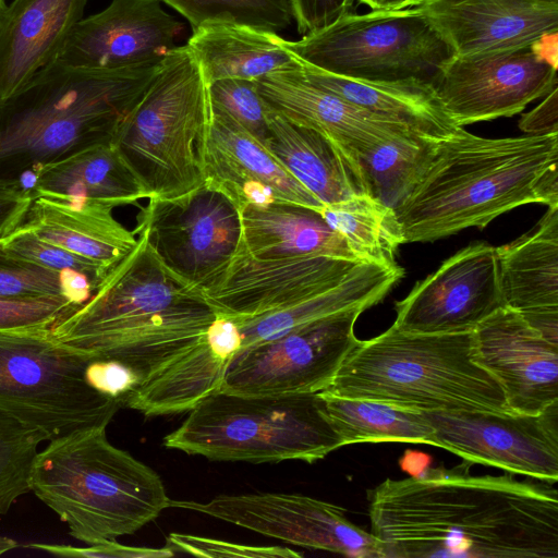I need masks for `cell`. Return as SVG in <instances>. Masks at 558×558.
I'll return each instance as SVG.
<instances>
[{"instance_id":"6da1fadb","label":"cell","mask_w":558,"mask_h":558,"mask_svg":"<svg viewBox=\"0 0 558 558\" xmlns=\"http://www.w3.org/2000/svg\"><path fill=\"white\" fill-rule=\"evenodd\" d=\"M427 469L368 492L384 558H557L558 493L512 474Z\"/></svg>"},{"instance_id":"7a4b0ae2","label":"cell","mask_w":558,"mask_h":558,"mask_svg":"<svg viewBox=\"0 0 558 558\" xmlns=\"http://www.w3.org/2000/svg\"><path fill=\"white\" fill-rule=\"evenodd\" d=\"M558 132L485 138L463 126L437 142L421 177L395 208L403 242L484 228L519 206H558Z\"/></svg>"},{"instance_id":"3957f363","label":"cell","mask_w":558,"mask_h":558,"mask_svg":"<svg viewBox=\"0 0 558 558\" xmlns=\"http://www.w3.org/2000/svg\"><path fill=\"white\" fill-rule=\"evenodd\" d=\"M160 62L87 70L54 60L0 98V183L29 194L40 170L82 149L111 144Z\"/></svg>"},{"instance_id":"277c9868","label":"cell","mask_w":558,"mask_h":558,"mask_svg":"<svg viewBox=\"0 0 558 558\" xmlns=\"http://www.w3.org/2000/svg\"><path fill=\"white\" fill-rule=\"evenodd\" d=\"M29 486L87 545L134 534L171 500L161 477L110 444L106 428L49 440L34 458Z\"/></svg>"},{"instance_id":"5b68a950","label":"cell","mask_w":558,"mask_h":558,"mask_svg":"<svg viewBox=\"0 0 558 558\" xmlns=\"http://www.w3.org/2000/svg\"><path fill=\"white\" fill-rule=\"evenodd\" d=\"M326 390L429 412H512L476 361L474 332L410 333L393 325L361 340Z\"/></svg>"},{"instance_id":"8992f818","label":"cell","mask_w":558,"mask_h":558,"mask_svg":"<svg viewBox=\"0 0 558 558\" xmlns=\"http://www.w3.org/2000/svg\"><path fill=\"white\" fill-rule=\"evenodd\" d=\"M208 84L187 45L162 60L111 143L145 198H173L204 183L199 146L209 120Z\"/></svg>"},{"instance_id":"52a82bcc","label":"cell","mask_w":558,"mask_h":558,"mask_svg":"<svg viewBox=\"0 0 558 558\" xmlns=\"http://www.w3.org/2000/svg\"><path fill=\"white\" fill-rule=\"evenodd\" d=\"M189 412L163 446L213 461L312 463L343 447L318 392L242 396L218 390Z\"/></svg>"},{"instance_id":"ba28073f","label":"cell","mask_w":558,"mask_h":558,"mask_svg":"<svg viewBox=\"0 0 558 558\" xmlns=\"http://www.w3.org/2000/svg\"><path fill=\"white\" fill-rule=\"evenodd\" d=\"M134 233L135 246L107 272L89 300L51 328L59 342L89 353L207 328L215 319L202 291L172 275L146 235Z\"/></svg>"},{"instance_id":"9c48e42d","label":"cell","mask_w":558,"mask_h":558,"mask_svg":"<svg viewBox=\"0 0 558 558\" xmlns=\"http://www.w3.org/2000/svg\"><path fill=\"white\" fill-rule=\"evenodd\" d=\"M283 46L303 63L335 75L430 87L457 56L418 5L351 12L300 40L283 39Z\"/></svg>"},{"instance_id":"30bf717a","label":"cell","mask_w":558,"mask_h":558,"mask_svg":"<svg viewBox=\"0 0 558 558\" xmlns=\"http://www.w3.org/2000/svg\"><path fill=\"white\" fill-rule=\"evenodd\" d=\"M92 359L54 339L51 328L0 330V411L48 440L106 428L121 405L87 384Z\"/></svg>"},{"instance_id":"8fae6325","label":"cell","mask_w":558,"mask_h":558,"mask_svg":"<svg viewBox=\"0 0 558 558\" xmlns=\"http://www.w3.org/2000/svg\"><path fill=\"white\" fill-rule=\"evenodd\" d=\"M367 308L345 310L241 348L229 362L220 391L242 396L317 393L360 343L354 325Z\"/></svg>"},{"instance_id":"7c38bea8","label":"cell","mask_w":558,"mask_h":558,"mask_svg":"<svg viewBox=\"0 0 558 558\" xmlns=\"http://www.w3.org/2000/svg\"><path fill=\"white\" fill-rule=\"evenodd\" d=\"M136 221L133 231L146 235L165 267L201 291L226 268L241 234L238 205L206 180L178 197L148 198Z\"/></svg>"},{"instance_id":"4fadbf2b","label":"cell","mask_w":558,"mask_h":558,"mask_svg":"<svg viewBox=\"0 0 558 558\" xmlns=\"http://www.w3.org/2000/svg\"><path fill=\"white\" fill-rule=\"evenodd\" d=\"M170 507L201 512L305 548L384 558L379 541L353 524L343 508L302 494L220 495L206 502L170 500Z\"/></svg>"},{"instance_id":"5bb4252c","label":"cell","mask_w":558,"mask_h":558,"mask_svg":"<svg viewBox=\"0 0 558 558\" xmlns=\"http://www.w3.org/2000/svg\"><path fill=\"white\" fill-rule=\"evenodd\" d=\"M437 447L465 460L555 484L558 480V402L537 415L515 412L424 413Z\"/></svg>"},{"instance_id":"9a60e30c","label":"cell","mask_w":558,"mask_h":558,"mask_svg":"<svg viewBox=\"0 0 558 558\" xmlns=\"http://www.w3.org/2000/svg\"><path fill=\"white\" fill-rule=\"evenodd\" d=\"M557 66L531 47L454 56L433 89L459 126L521 112L557 87Z\"/></svg>"},{"instance_id":"2e32d148","label":"cell","mask_w":558,"mask_h":558,"mask_svg":"<svg viewBox=\"0 0 558 558\" xmlns=\"http://www.w3.org/2000/svg\"><path fill=\"white\" fill-rule=\"evenodd\" d=\"M502 306L496 247L475 242L446 259L398 301L392 325L410 333L473 331Z\"/></svg>"},{"instance_id":"e0dca14e","label":"cell","mask_w":558,"mask_h":558,"mask_svg":"<svg viewBox=\"0 0 558 558\" xmlns=\"http://www.w3.org/2000/svg\"><path fill=\"white\" fill-rule=\"evenodd\" d=\"M359 263L327 255L257 258L235 251L202 294L216 314L242 322L286 308L332 287Z\"/></svg>"},{"instance_id":"ac0fdd59","label":"cell","mask_w":558,"mask_h":558,"mask_svg":"<svg viewBox=\"0 0 558 558\" xmlns=\"http://www.w3.org/2000/svg\"><path fill=\"white\" fill-rule=\"evenodd\" d=\"M183 23L160 0H112L82 19L57 60L87 70H120L162 61L177 46Z\"/></svg>"},{"instance_id":"d6986e66","label":"cell","mask_w":558,"mask_h":558,"mask_svg":"<svg viewBox=\"0 0 558 558\" xmlns=\"http://www.w3.org/2000/svg\"><path fill=\"white\" fill-rule=\"evenodd\" d=\"M477 363L499 383L510 411L537 415L558 402V345L502 306L473 330Z\"/></svg>"},{"instance_id":"ffe728a7","label":"cell","mask_w":558,"mask_h":558,"mask_svg":"<svg viewBox=\"0 0 558 558\" xmlns=\"http://www.w3.org/2000/svg\"><path fill=\"white\" fill-rule=\"evenodd\" d=\"M299 69L270 73L255 81L265 106L322 134L364 178L361 162L378 144L416 133L317 87Z\"/></svg>"},{"instance_id":"44dd1931","label":"cell","mask_w":558,"mask_h":558,"mask_svg":"<svg viewBox=\"0 0 558 558\" xmlns=\"http://www.w3.org/2000/svg\"><path fill=\"white\" fill-rule=\"evenodd\" d=\"M457 56L527 48L558 32V0H423Z\"/></svg>"},{"instance_id":"7402d4cb","label":"cell","mask_w":558,"mask_h":558,"mask_svg":"<svg viewBox=\"0 0 558 558\" xmlns=\"http://www.w3.org/2000/svg\"><path fill=\"white\" fill-rule=\"evenodd\" d=\"M199 159L204 181L216 184L236 205L245 186L262 183L274 192L278 202L296 204L316 213L324 206L262 142L211 104Z\"/></svg>"},{"instance_id":"603a6c76","label":"cell","mask_w":558,"mask_h":558,"mask_svg":"<svg viewBox=\"0 0 558 558\" xmlns=\"http://www.w3.org/2000/svg\"><path fill=\"white\" fill-rule=\"evenodd\" d=\"M241 344L238 323L216 314L204 337L142 384L125 407L145 415L192 410L220 389L226 368Z\"/></svg>"},{"instance_id":"cb8c5ba5","label":"cell","mask_w":558,"mask_h":558,"mask_svg":"<svg viewBox=\"0 0 558 558\" xmlns=\"http://www.w3.org/2000/svg\"><path fill=\"white\" fill-rule=\"evenodd\" d=\"M88 0H13L0 16V98L57 60Z\"/></svg>"},{"instance_id":"d4e9b609","label":"cell","mask_w":558,"mask_h":558,"mask_svg":"<svg viewBox=\"0 0 558 558\" xmlns=\"http://www.w3.org/2000/svg\"><path fill=\"white\" fill-rule=\"evenodd\" d=\"M112 210L90 203L71 204L37 196L33 197L22 226L108 272L137 241L134 231L120 223Z\"/></svg>"},{"instance_id":"484cf974","label":"cell","mask_w":558,"mask_h":558,"mask_svg":"<svg viewBox=\"0 0 558 558\" xmlns=\"http://www.w3.org/2000/svg\"><path fill=\"white\" fill-rule=\"evenodd\" d=\"M266 109L264 145L324 205L371 194L364 175L326 137Z\"/></svg>"},{"instance_id":"4316f807","label":"cell","mask_w":558,"mask_h":558,"mask_svg":"<svg viewBox=\"0 0 558 558\" xmlns=\"http://www.w3.org/2000/svg\"><path fill=\"white\" fill-rule=\"evenodd\" d=\"M240 225L236 251L253 257L327 255L360 262L318 213L296 204L245 206Z\"/></svg>"},{"instance_id":"83f0119b","label":"cell","mask_w":558,"mask_h":558,"mask_svg":"<svg viewBox=\"0 0 558 558\" xmlns=\"http://www.w3.org/2000/svg\"><path fill=\"white\" fill-rule=\"evenodd\" d=\"M37 196L111 209L145 198L112 144L90 146L44 167L33 190Z\"/></svg>"},{"instance_id":"f1b7e54d","label":"cell","mask_w":558,"mask_h":558,"mask_svg":"<svg viewBox=\"0 0 558 558\" xmlns=\"http://www.w3.org/2000/svg\"><path fill=\"white\" fill-rule=\"evenodd\" d=\"M186 45L197 58L207 84L222 78L256 81L301 66L277 33L242 24H205L193 31Z\"/></svg>"},{"instance_id":"f546056e","label":"cell","mask_w":558,"mask_h":558,"mask_svg":"<svg viewBox=\"0 0 558 558\" xmlns=\"http://www.w3.org/2000/svg\"><path fill=\"white\" fill-rule=\"evenodd\" d=\"M299 70L317 87L426 137L445 138L461 128L445 111L430 86L363 82L325 72L302 61Z\"/></svg>"},{"instance_id":"4dcf8cb0","label":"cell","mask_w":558,"mask_h":558,"mask_svg":"<svg viewBox=\"0 0 558 558\" xmlns=\"http://www.w3.org/2000/svg\"><path fill=\"white\" fill-rule=\"evenodd\" d=\"M398 265L359 263L342 280L286 308L236 322L243 347L279 337L291 329L357 306L380 302L403 277ZM240 348V349H241Z\"/></svg>"},{"instance_id":"1f68e13d","label":"cell","mask_w":558,"mask_h":558,"mask_svg":"<svg viewBox=\"0 0 558 558\" xmlns=\"http://www.w3.org/2000/svg\"><path fill=\"white\" fill-rule=\"evenodd\" d=\"M496 253L505 306L519 313L558 307V206Z\"/></svg>"},{"instance_id":"d6a6232c","label":"cell","mask_w":558,"mask_h":558,"mask_svg":"<svg viewBox=\"0 0 558 558\" xmlns=\"http://www.w3.org/2000/svg\"><path fill=\"white\" fill-rule=\"evenodd\" d=\"M343 446L360 442H415L437 447L435 430L424 413L376 400L318 392Z\"/></svg>"},{"instance_id":"836d02e7","label":"cell","mask_w":558,"mask_h":558,"mask_svg":"<svg viewBox=\"0 0 558 558\" xmlns=\"http://www.w3.org/2000/svg\"><path fill=\"white\" fill-rule=\"evenodd\" d=\"M360 262L395 266L403 235L395 208L371 194H355L318 211Z\"/></svg>"},{"instance_id":"e575fe53","label":"cell","mask_w":558,"mask_h":558,"mask_svg":"<svg viewBox=\"0 0 558 558\" xmlns=\"http://www.w3.org/2000/svg\"><path fill=\"white\" fill-rule=\"evenodd\" d=\"M439 140L412 132L378 144L361 162L371 195L396 208L421 177Z\"/></svg>"},{"instance_id":"d590c367","label":"cell","mask_w":558,"mask_h":558,"mask_svg":"<svg viewBox=\"0 0 558 558\" xmlns=\"http://www.w3.org/2000/svg\"><path fill=\"white\" fill-rule=\"evenodd\" d=\"M93 281L77 271H54L8 253L0 244V298L63 296L81 306L93 295Z\"/></svg>"},{"instance_id":"8d00e7d4","label":"cell","mask_w":558,"mask_h":558,"mask_svg":"<svg viewBox=\"0 0 558 558\" xmlns=\"http://www.w3.org/2000/svg\"><path fill=\"white\" fill-rule=\"evenodd\" d=\"M196 29L209 23H234L277 33L291 23L288 0H160Z\"/></svg>"},{"instance_id":"74e56055","label":"cell","mask_w":558,"mask_h":558,"mask_svg":"<svg viewBox=\"0 0 558 558\" xmlns=\"http://www.w3.org/2000/svg\"><path fill=\"white\" fill-rule=\"evenodd\" d=\"M48 437L0 411V514L31 492L29 474L39 444Z\"/></svg>"},{"instance_id":"f35d334b","label":"cell","mask_w":558,"mask_h":558,"mask_svg":"<svg viewBox=\"0 0 558 558\" xmlns=\"http://www.w3.org/2000/svg\"><path fill=\"white\" fill-rule=\"evenodd\" d=\"M0 244L8 253L40 267L59 272L73 270L85 275L93 281L95 290L107 275L98 265L38 238L22 225L4 236Z\"/></svg>"},{"instance_id":"ab89813d","label":"cell","mask_w":558,"mask_h":558,"mask_svg":"<svg viewBox=\"0 0 558 558\" xmlns=\"http://www.w3.org/2000/svg\"><path fill=\"white\" fill-rule=\"evenodd\" d=\"M210 104L223 110L259 142L268 134L267 109L255 81L222 78L208 84Z\"/></svg>"},{"instance_id":"60d3db41","label":"cell","mask_w":558,"mask_h":558,"mask_svg":"<svg viewBox=\"0 0 558 558\" xmlns=\"http://www.w3.org/2000/svg\"><path fill=\"white\" fill-rule=\"evenodd\" d=\"M77 307L63 296L0 298V330L52 328Z\"/></svg>"},{"instance_id":"b9f144b4","label":"cell","mask_w":558,"mask_h":558,"mask_svg":"<svg viewBox=\"0 0 558 558\" xmlns=\"http://www.w3.org/2000/svg\"><path fill=\"white\" fill-rule=\"evenodd\" d=\"M167 546L174 553L202 557L300 558L302 554L282 546H252L191 534L171 533Z\"/></svg>"},{"instance_id":"7bdbcfd3","label":"cell","mask_w":558,"mask_h":558,"mask_svg":"<svg viewBox=\"0 0 558 558\" xmlns=\"http://www.w3.org/2000/svg\"><path fill=\"white\" fill-rule=\"evenodd\" d=\"M84 376L92 388L116 400L121 408L142 384L141 376L132 367L113 359L93 357Z\"/></svg>"},{"instance_id":"ee69618b","label":"cell","mask_w":558,"mask_h":558,"mask_svg":"<svg viewBox=\"0 0 558 558\" xmlns=\"http://www.w3.org/2000/svg\"><path fill=\"white\" fill-rule=\"evenodd\" d=\"M27 547L58 556L85 558H158L170 557L175 554L167 545L163 548L133 547L119 544L117 541H108L87 547L41 543L29 544Z\"/></svg>"},{"instance_id":"f6af8a7d","label":"cell","mask_w":558,"mask_h":558,"mask_svg":"<svg viewBox=\"0 0 558 558\" xmlns=\"http://www.w3.org/2000/svg\"><path fill=\"white\" fill-rule=\"evenodd\" d=\"M288 2L299 33L305 35L325 28L351 13L356 0H288Z\"/></svg>"},{"instance_id":"bcb514c9","label":"cell","mask_w":558,"mask_h":558,"mask_svg":"<svg viewBox=\"0 0 558 558\" xmlns=\"http://www.w3.org/2000/svg\"><path fill=\"white\" fill-rule=\"evenodd\" d=\"M32 199L19 187L0 183V241L22 225Z\"/></svg>"},{"instance_id":"7dc6e473","label":"cell","mask_w":558,"mask_h":558,"mask_svg":"<svg viewBox=\"0 0 558 558\" xmlns=\"http://www.w3.org/2000/svg\"><path fill=\"white\" fill-rule=\"evenodd\" d=\"M519 126L530 135L558 132V86L537 107L522 116Z\"/></svg>"},{"instance_id":"c3c4849f","label":"cell","mask_w":558,"mask_h":558,"mask_svg":"<svg viewBox=\"0 0 558 558\" xmlns=\"http://www.w3.org/2000/svg\"><path fill=\"white\" fill-rule=\"evenodd\" d=\"M520 314L546 340L558 345V307L533 310Z\"/></svg>"},{"instance_id":"681fc988","label":"cell","mask_w":558,"mask_h":558,"mask_svg":"<svg viewBox=\"0 0 558 558\" xmlns=\"http://www.w3.org/2000/svg\"><path fill=\"white\" fill-rule=\"evenodd\" d=\"M423 0H359L372 11L402 10L420 5Z\"/></svg>"},{"instance_id":"f907efd6","label":"cell","mask_w":558,"mask_h":558,"mask_svg":"<svg viewBox=\"0 0 558 558\" xmlns=\"http://www.w3.org/2000/svg\"><path fill=\"white\" fill-rule=\"evenodd\" d=\"M19 544L9 537L0 536V556L16 548Z\"/></svg>"},{"instance_id":"816d5d0a","label":"cell","mask_w":558,"mask_h":558,"mask_svg":"<svg viewBox=\"0 0 558 558\" xmlns=\"http://www.w3.org/2000/svg\"><path fill=\"white\" fill-rule=\"evenodd\" d=\"M5 8H7L5 0H0V16L2 15Z\"/></svg>"}]
</instances>
